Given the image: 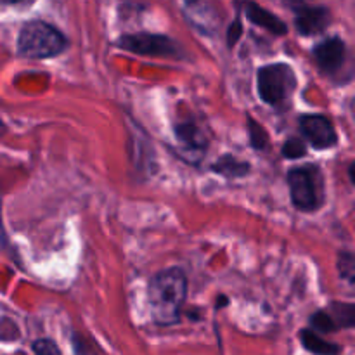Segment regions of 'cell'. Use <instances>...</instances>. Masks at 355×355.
<instances>
[{"label":"cell","mask_w":355,"mask_h":355,"mask_svg":"<svg viewBox=\"0 0 355 355\" xmlns=\"http://www.w3.org/2000/svg\"><path fill=\"white\" fill-rule=\"evenodd\" d=\"M33 352L37 355H62L59 347L52 340L40 338L33 343Z\"/></svg>","instance_id":"d6986e66"},{"label":"cell","mask_w":355,"mask_h":355,"mask_svg":"<svg viewBox=\"0 0 355 355\" xmlns=\"http://www.w3.org/2000/svg\"><path fill=\"white\" fill-rule=\"evenodd\" d=\"M68 47L64 35L45 21H30L17 37V54L28 59L55 58Z\"/></svg>","instance_id":"7a4b0ae2"},{"label":"cell","mask_w":355,"mask_h":355,"mask_svg":"<svg viewBox=\"0 0 355 355\" xmlns=\"http://www.w3.org/2000/svg\"><path fill=\"white\" fill-rule=\"evenodd\" d=\"M245 10H246V17L252 21L253 24L257 26L266 28L267 31L274 35H286L288 33V26L284 21H281L276 14H272L270 10L263 9L262 6L255 2H248L245 3Z\"/></svg>","instance_id":"8fae6325"},{"label":"cell","mask_w":355,"mask_h":355,"mask_svg":"<svg viewBox=\"0 0 355 355\" xmlns=\"http://www.w3.org/2000/svg\"><path fill=\"white\" fill-rule=\"evenodd\" d=\"M300 130L304 137L312 144V148L329 149L338 142V134L331 121L322 114H304L300 116Z\"/></svg>","instance_id":"52a82bcc"},{"label":"cell","mask_w":355,"mask_h":355,"mask_svg":"<svg viewBox=\"0 0 355 355\" xmlns=\"http://www.w3.org/2000/svg\"><path fill=\"white\" fill-rule=\"evenodd\" d=\"M291 201L300 211H315L324 203V177L319 166L305 165L288 172Z\"/></svg>","instance_id":"3957f363"},{"label":"cell","mask_w":355,"mask_h":355,"mask_svg":"<svg viewBox=\"0 0 355 355\" xmlns=\"http://www.w3.org/2000/svg\"><path fill=\"white\" fill-rule=\"evenodd\" d=\"M241 35H243V24H241V21L236 19L227 30V45L231 49L234 47V45L239 42V38H241Z\"/></svg>","instance_id":"ffe728a7"},{"label":"cell","mask_w":355,"mask_h":355,"mask_svg":"<svg viewBox=\"0 0 355 355\" xmlns=\"http://www.w3.org/2000/svg\"><path fill=\"white\" fill-rule=\"evenodd\" d=\"M349 177H350V180H352V184L355 186V162L350 163V166H349Z\"/></svg>","instance_id":"44dd1931"},{"label":"cell","mask_w":355,"mask_h":355,"mask_svg":"<svg viewBox=\"0 0 355 355\" xmlns=\"http://www.w3.org/2000/svg\"><path fill=\"white\" fill-rule=\"evenodd\" d=\"M248 137L250 144L257 151H266L269 148V134H267L266 128L255 120V118L248 116Z\"/></svg>","instance_id":"9a60e30c"},{"label":"cell","mask_w":355,"mask_h":355,"mask_svg":"<svg viewBox=\"0 0 355 355\" xmlns=\"http://www.w3.org/2000/svg\"><path fill=\"white\" fill-rule=\"evenodd\" d=\"M295 26L304 37L322 33L331 23V12L324 6H311V3H295Z\"/></svg>","instance_id":"ba28073f"},{"label":"cell","mask_w":355,"mask_h":355,"mask_svg":"<svg viewBox=\"0 0 355 355\" xmlns=\"http://www.w3.org/2000/svg\"><path fill=\"white\" fill-rule=\"evenodd\" d=\"M116 47L139 55L153 58H182L180 45L165 35L155 33H130L118 38Z\"/></svg>","instance_id":"5b68a950"},{"label":"cell","mask_w":355,"mask_h":355,"mask_svg":"<svg viewBox=\"0 0 355 355\" xmlns=\"http://www.w3.org/2000/svg\"><path fill=\"white\" fill-rule=\"evenodd\" d=\"M350 114H352V118L355 121V97L352 99V103H350Z\"/></svg>","instance_id":"7402d4cb"},{"label":"cell","mask_w":355,"mask_h":355,"mask_svg":"<svg viewBox=\"0 0 355 355\" xmlns=\"http://www.w3.org/2000/svg\"><path fill=\"white\" fill-rule=\"evenodd\" d=\"M338 272L342 279L355 283V257L352 253L342 252L338 257Z\"/></svg>","instance_id":"e0dca14e"},{"label":"cell","mask_w":355,"mask_h":355,"mask_svg":"<svg viewBox=\"0 0 355 355\" xmlns=\"http://www.w3.org/2000/svg\"><path fill=\"white\" fill-rule=\"evenodd\" d=\"M329 318L335 322L336 329L354 328L355 326V304H343V302H333L326 309Z\"/></svg>","instance_id":"5bb4252c"},{"label":"cell","mask_w":355,"mask_h":355,"mask_svg":"<svg viewBox=\"0 0 355 355\" xmlns=\"http://www.w3.org/2000/svg\"><path fill=\"white\" fill-rule=\"evenodd\" d=\"M259 96L263 103L270 106H283L297 89V75L290 64L274 62L262 66L257 73Z\"/></svg>","instance_id":"277c9868"},{"label":"cell","mask_w":355,"mask_h":355,"mask_svg":"<svg viewBox=\"0 0 355 355\" xmlns=\"http://www.w3.org/2000/svg\"><path fill=\"white\" fill-rule=\"evenodd\" d=\"M311 324H312V328H314L318 333L336 331L335 322H333V319L329 318V314L326 312V309L314 312V314L311 315Z\"/></svg>","instance_id":"2e32d148"},{"label":"cell","mask_w":355,"mask_h":355,"mask_svg":"<svg viewBox=\"0 0 355 355\" xmlns=\"http://www.w3.org/2000/svg\"><path fill=\"white\" fill-rule=\"evenodd\" d=\"M184 17L196 31L203 35H214L220 26V16L210 2H187L184 3Z\"/></svg>","instance_id":"9c48e42d"},{"label":"cell","mask_w":355,"mask_h":355,"mask_svg":"<svg viewBox=\"0 0 355 355\" xmlns=\"http://www.w3.org/2000/svg\"><path fill=\"white\" fill-rule=\"evenodd\" d=\"M187 297V277L179 267L159 270L148 286L149 312L156 324L172 326L179 322L180 311Z\"/></svg>","instance_id":"6da1fadb"},{"label":"cell","mask_w":355,"mask_h":355,"mask_svg":"<svg viewBox=\"0 0 355 355\" xmlns=\"http://www.w3.org/2000/svg\"><path fill=\"white\" fill-rule=\"evenodd\" d=\"M173 132H175V137L180 144L184 146V151H189V153H196L198 158H201L205 149L208 148V139L205 135V132L198 127L196 123L193 121H186V123H177L173 127Z\"/></svg>","instance_id":"30bf717a"},{"label":"cell","mask_w":355,"mask_h":355,"mask_svg":"<svg viewBox=\"0 0 355 355\" xmlns=\"http://www.w3.org/2000/svg\"><path fill=\"white\" fill-rule=\"evenodd\" d=\"M211 170L220 173V175L227 177V179H241V177H245L246 173H250L252 165L234 158L232 155H225L211 165Z\"/></svg>","instance_id":"4fadbf2b"},{"label":"cell","mask_w":355,"mask_h":355,"mask_svg":"<svg viewBox=\"0 0 355 355\" xmlns=\"http://www.w3.org/2000/svg\"><path fill=\"white\" fill-rule=\"evenodd\" d=\"M307 155V146L302 139L298 137H290L283 146V156L290 159H298L302 156Z\"/></svg>","instance_id":"ac0fdd59"},{"label":"cell","mask_w":355,"mask_h":355,"mask_svg":"<svg viewBox=\"0 0 355 355\" xmlns=\"http://www.w3.org/2000/svg\"><path fill=\"white\" fill-rule=\"evenodd\" d=\"M300 342L309 352L315 355H338L342 352V347L336 345V343L326 342L322 336H319L318 333L312 331V329H302Z\"/></svg>","instance_id":"7c38bea8"},{"label":"cell","mask_w":355,"mask_h":355,"mask_svg":"<svg viewBox=\"0 0 355 355\" xmlns=\"http://www.w3.org/2000/svg\"><path fill=\"white\" fill-rule=\"evenodd\" d=\"M312 54H314L315 64L324 75L338 78L345 71L343 68L347 66L349 54H347L345 42L340 37H329L322 40L321 44L315 45Z\"/></svg>","instance_id":"8992f818"}]
</instances>
